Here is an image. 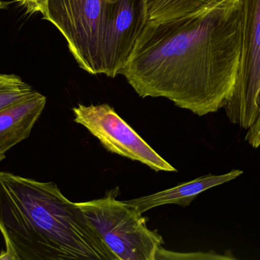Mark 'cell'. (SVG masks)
Masks as SVG:
<instances>
[{
	"label": "cell",
	"instance_id": "obj_1",
	"mask_svg": "<svg viewBox=\"0 0 260 260\" xmlns=\"http://www.w3.org/2000/svg\"><path fill=\"white\" fill-rule=\"evenodd\" d=\"M241 0L200 13L148 20L120 70L140 97H163L198 116L224 108L241 60Z\"/></svg>",
	"mask_w": 260,
	"mask_h": 260
},
{
	"label": "cell",
	"instance_id": "obj_2",
	"mask_svg": "<svg viewBox=\"0 0 260 260\" xmlns=\"http://www.w3.org/2000/svg\"><path fill=\"white\" fill-rule=\"evenodd\" d=\"M0 260H118L55 183L0 172Z\"/></svg>",
	"mask_w": 260,
	"mask_h": 260
},
{
	"label": "cell",
	"instance_id": "obj_3",
	"mask_svg": "<svg viewBox=\"0 0 260 260\" xmlns=\"http://www.w3.org/2000/svg\"><path fill=\"white\" fill-rule=\"evenodd\" d=\"M117 195L111 190L103 198L77 205L117 259H157L163 238L148 228L142 214Z\"/></svg>",
	"mask_w": 260,
	"mask_h": 260
},
{
	"label": "cell",
	"instance_id": "obj_4",
	"mask_svg": "<svg viewBox=\"0 0 260 260\" xmlns=\"http://www.w3.org/2000/svg\"><path fill=\"white\" fill-rule=\"evenodd\" d=\"M109 9L108 0H47L42 14L63 35L79 67L90 74L105 73Z\"/></svg>",
	"mask_w": 260,
	"mask_h": 260
},
{
	"label": "cell",
	"instance_id": "obj_5",
	"mask_svg": "<svg viewBox=\"0 0 260 260\" xmlns=\"http://www.w3.org/2000/svg\"><path fill=\"white\" fill-rule=\"evenodd\" d=\"M241 60L233 93L224 105L232 123L249 129L260 111V0H241Z\"/></svg>",
	"mask_w": 260,
	"mask_h": 260
},
{
	"label": "cell",
	"instance_id": "obj_6",
	"mask_svg": "<svg viewBox=\"0 0 260 260\" xmlns=\"http://www.w3.org/2000/svg\"><path fill=\"white\" fill-rule=\"evenodd\" d=\"M74 121L86 128L112 154L143 163L156 172H177L108 104L78 105Z\"/></svg>",
	"mask_w": 260,
	"mask_h": 260
},
{
	"label": "cell",
	"instance_id": "obj_7",
	"mask_svg": "<svg viewBox=\"0 0 260 260\" xmlns=\"http://www.w3.org/2000/svg\"><path fill=\"white\" fill-rule=\"evenodd\" d=\"M108 25L104 46L105 73L120 74L148 21L146 0H108Z\"/></svg>",
	"mask_w": 260,
	"mask_h": 260
},
{
	"label": "cell",
	"instance_id": "obj_8",
	"mask_svg": "<svg viewBox=\"0 0 260 260\" xmlns=\"http://www.w3.org/2000/svg\"><path fill=\"white\" fill-rule=\"evenodd\" d=\"M47 98L38 92L0 111V163L8 151L30 136L42 114Z\"/></svg>",
	"mask_w": 260,
	"mask_h": 260
},
{
	"label": "cell",
	"instance_id": "obj_9",
	"mask_svg": "<svg viewBox=\"0 0 260 260\" xmlns=\"http://www.w3.org/2000/svg\"><path fill=\"white\" fill-rule=\"evenodd\" d=\"M242 174L243 171L239 169H233L222 175L209 174L188 183H181L171 189L123 201L135 208L140 214L165 205H178L182 207H187L205 191L229 183Z\"/></svg>",
	"mask_w": 260,
	"mask_h": 260
},
{
	"label": "cell",
	"instance_id": "obj_10",
	"mask_svg": "<svg viewBox=\"0 0 260 260\" xmlns=\"http://www.w3.org/2000/svg\"><path fill=\"white\" fill-rule=\"evenodd\" d=\"M224 0H146L148 20L169 19L200 13Z\"/></svg>",
	"mask_w": 260,
	"mask_h": 260
},
{
	"label": "cell",
	"instance_id": "obj_11",
	"mask_svg": "<svg viewBox=\"0 0 260 260\" xmlns=\"http://www.w3.org/2000/svg\"><path fill=\"white\" fill-rule=\"evenodd\" d=\"M35 92L20 76L0 73V111L27 99Z\"/></svg>",
	"mask_w": 260,
	"mask_h": 260
},
{
	"label": "cell",
	"instance_id": "obj_12",
	"mask_svg": "<svg viewBox=\"0 0 260 260\" xmlns=\"http://www.w3.org/2000/svg\"><path fill=\"white\" fill-rule=\"evenodd\" d=\"M245 140L254 148L260 147V111L256 122L250 127L246 134Z\"/></svg>",
	"mask_w": 260,
	"mask_h": 260
},
{
	"label": "cell",
	"instance_id": "obj_13",
	"mask_svg": "<svg viewBox=\"0 0 260 260\" xmlns=\"http://www.w3.org/2000/svg\"><path fill=\"white\" fill-rule=\"evenodd\" d=\"M21 6L25 9L27 13L34 14L37 12L44 13L45 10L47 0H16Z\"/></svg>",
	"mask_w": 260,
	"mask_h": 260
},
{
	"label": "cell",
	"instance_id": "obj_14",
	"mask_svg": "<svg viewBox=\"0 0 260 260\" xmlns=\"http://www.w3.org/2000/svg\"><path fill=\"white\" fill-rule=\"evenodd\" d=\"M3 2H2V0H0V9H1V8H3Z\"/></svg>",
	"mask_w": 260,
	"mask_h": 260
}]
</instances>
